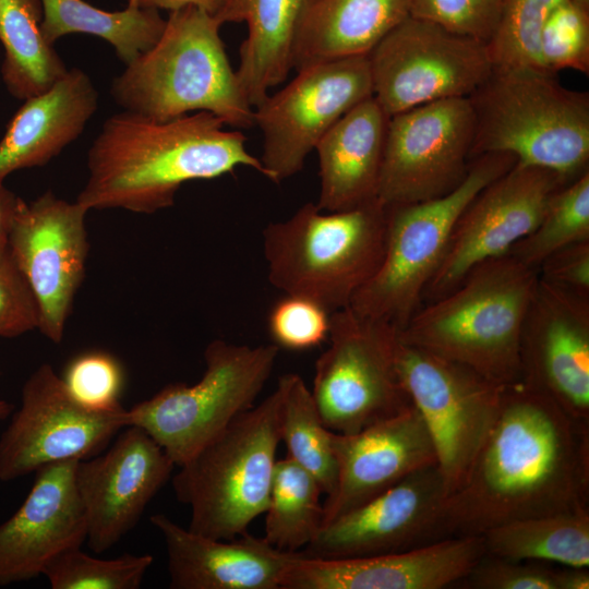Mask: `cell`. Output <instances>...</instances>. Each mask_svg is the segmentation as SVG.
I'll list each match as a JSON object with an SVG mask.
<instances>
[{"label": "cell", "instance_id": "39", "mask_svg": "<svg viewBox=\"0 0 589 589\" xmlns=\"http://www.w3.org/2000/svg\"><path fill=\"white\" fill-rule=\"evenodd\" d=\"M70 395L96 410L121 407L123 371L118 360L103 351L82 353L68 364L61 377Z\"/></svg>", "mask_w": 589, "mask_h": 589}, {"label": "cell", "instance_id": "44", "mask_svg": "<svg viewBox=\"0 0 589 589\" xmlns=\"http://www.w3.org/2000/svg\"><path fill=\"white\" fill-rule=\"evenodd\" d=\"M225 0H128V4L140 8L175 11L187 7L199 8L216 16Z\"/></svg>", "mask_w": 589, "mask_h": 589}, {"label": "cell", "instance_id": "4", "mask_svg": "<svg viewBox=\"0 0 589 589\" xmlns=\"http://www.w3.org/2000/svg\"><path fill=\"white\" fill-rule=\"evenodd\" d=\"M220 26L195 7L170 11L158 40L113 79L115 103L159 121L207 111L236 130L253 128V107L231 68Z\"/></svg>", "mask_w": 589, "mask_h": 589}, {"label": "cell", "instance_id": "21", "mask_svg": "<svg viewBox=\"0 0 589 589\" xmlns=\"http://www.w3.org/2000/svg\"><path fill=\"white\" fill-rule=\"evenodd\" d=\"M484 554L482 536L352 558H313L297 552L281 589H442L456 586Z\"/></svg>", "mask_w": 589, "mask_h": 589}, {"label": "cell", "instance_id": "7", "mask_svg": "<svg viewBox=\"0 0 589 589\" xmlns=\"http://www.w3.org/2000/svg\"><path fill=\"white\" fill-rule=\"evenodd\" d=\"M283 387L239 414L179 466L178 501L191 508L189 530L232 540L266 510L280 440Z\"/></svg>", "mask_w": 589, "mask_h": 589}, {"label": "cell", "instance_id": "17", "mask_svg": "<svg viewBox=\"0 0 589 589\" xmlns=\"http://www.w3.org/2000/svg\"><path fill=\"white\" fill-rule=\"evenodd\" d=\"M87 212L48 190L31 202L21 201L8 240L37 302V329L55 344L63 338L85 276Z\"/></svg>", "mask_w": 589, "mask_h": 589}, {"label": "cell", "instance_id": "3", "mask_svg": "<svg viewBox=\"0 0 589 589\" xmlns=\"http://www.w3.org/2000/svg\"><path fill=\"white\" fill-rule=\"evenodd\" d=\"M538 271L509 254L476 265L424 303L398 338L507 386L520 381L519 341Z\"/></svg>", "mask_w": 589, "mask_h": 589}, {"label": "cell", "instance_id": "32", "mask_svg": "<svg viewBox=\"0 0 589 589\" xmlns=\"http://www.w3.org/2000/svg\"><path fill=\"white\" fill-rule=\"evenodd\" d=\"M322 494L321 485L304 468L288 456L277 459L263 538L283 552H300L322 526Z\"/></svg>", "mask_w": 589, "mask_h": 589}, {"label": "cell", "instance_id": "10", "mask_svg": "<svg viewBox=\"0 0 589 589\" xmlns=\"http://www.w3.org/2000/svg\"><path fill=\"white\" fill-rule=\"evenodd\" d=\"M328 339L311 389L327 429L357 433L411 405L396 366L393 326L347 306L332 312Z\"/></svg>", "mask_w": 589, "mask_h": 589}, {"label": "cell", "instance_id": "42", "mask_svg": "<svg viewBox=\"0 0 589 589\" xmlns=\"http://www.w3.org/2000/svg\"><path fill=\"white\" fill-rule=\"evenodd\" d=\"M38 322L37 302L25 276L8 247L0 249V337L37 329Z\"/></svg>", "mask_w": 589, "mask_h": 589}, {"label": "cell", "instance_id": "40", "mask_svg": "<svg viewBox=\"0 0 589 589\" xmlns=\"http://www.w3.org/2000/svg\"><path fill=\"white\" fill-rule=\"evenodd\" d=\"M503 0H412L411 15L484 44L492 36Z\"/></svg>", "mask_w": 589, "mask_h": 589}, {"label": "cell", "instance_id": "20", "mask_svg": "<svg viewBox=\"0 0 589 589\" xmlns=\"http://www.w3.org/2000/svg\"><path fill=\"white\" fill-rule=\"evenodd\" d=\"M173 467L137 425L125 426L106 453L77 461L75 481L86 515V540L95 553L110 549L133 529Z\"/></svg>", "mask_w": 589, "mask_h": 589}, {"label": "cell", "instance_id": "23", "mask_svg": "<svg viewBox=\"0 0 589 589\" xmlns=\"http://www.w3.org/2000/svg\"><path fill=\"white\" fill-rule=\"evenodd\" d=\"M79 460L38 468L19 509L0 525V586L43 575L59 553L81 548L87 521L76 486Z\"/></svg>", "mask_w": 589, "mask_h": 589}, {"label": "cell", "instance_id": "30", "mask_svg": "<svg viewBox=\"0 0 589 589\" xmlns=\"http://www.w3.org/2000/svg\"><path fill=\"white\" fill-rule=\"evenodd\" d=\"M41 29L49 44L70 34L93 35L110 44L125 65L158 40L166 24L158 10L132 4L120 11L84 0H41Z\"/></svg>", "mask_w": 589, "mask_h": 589}, {"label": "cell", "instance_id": "49", "mask_svg": "<svg viewBox=\"0 0 589 589\" xmlns=\"http://www.w3.org/2000/svg\"><path fill=\"white\" fill-rule=\"evenodd\" d=\"M308 1H313V0H308Z\"/></svg>", "mask_w": 589, "mask_h": 589}, {"label": "cell", "instance_id": "36", "mask_svg": "<svg viewBox=\"0 0 589 589\" xmlns=\"http://www.w3.org/2000/svg\"><path fill=\"white\" fill-rule=\"evenodd\" d=\"M562 0H503L486 49L493 68L541 69L539 37L551 11Z\"/></svg>", "mask_w": 589, "mask_h": 589}, {"label": "cell", "instance_id": "37", "mask_svg": "<svg viewBox=\"0 0 589 589\" xmlns=\"http://www.w3.org/2000/svg\"><path fill=\"white\" fill-rule=\"evenodd\" d=\"M540 67L552 74L565 69L589 73V10L562 0L545 20L538 45Z\"/></svg>", "mask_w": 589, "mask_h": 589}, {"label": "cell", "instance_id": "6", "mask_svg": "<svg viewBox=\"0 0 589 589\" xmlns=\"http://www.w3.org/2000/svg\"><path fill=\"white\" fill-rule=\"evenodd\" d=\"M386 226L387 207L378 200L336 212L306 203L263 230L268 280L330 313L347 308L383 260Z\"/></svg>", "mask_w": 589, "mask_h": 589}, {"label": "cell", "instance_id": "34", "mask_svg": "<svg viewBox=\"0 0 589 589\" xmlns=\"http://www.w3.org/2000/svg\"><path fill=\"white\" fill-rule=\"evenodd\" d=\"M582 240H589V170L552 195L537 227L507 254L538 271L549 255Z\"/></svg>", "mask_w": 589, "mask_h": 589}, {"label": "cell", "instance_id": "2", "mask_svg": "<svg viewBox=\"0 0 589 589\" xmlns=\"http://www.w3.org/2000/svg\"><path fill=\"white\" fill-rule=\"evenodd\" d=\"M199 111L159 121L125 111L103 124L87 154L88 176L76 202L91 209L153 214L170 207L182 184L239 167L266 172L240 130Z\"/></svg>", "mask_w": 589, "mask_h": 589}, {"label": "cell", "instance_id": "33", "mask_svg": "<svg viewBox=\"0 0 589 589\" xmlns=\"http://www.w3.org/2000/svg\"><path fill=\"white\" fill-rule=\"evenodd\" d=\"M278 382L283 387L280 440L287 456L310 472L328 495L337 478L334 432L323 423L311 389L300 375L286 373Z\"/></svg>", "mask_w": 589, "mask_h": 589}, {"label": "cell", "instance_id": "14", "mask_svg": "<svg viewBox=\"0 0 589 589\" xmlns=\"http://www.w3.org/2000/svg\"><path fill=\"white\" fill-rule=\"evenodd\" d=\"M474 115L468 97L442 99L389 117L377 200L384 205L437 199L470 169Z\"/></svg>", "mask_w": 589, "mask_h": 589}, {"label": "cell", "instance_id": "35", "mask_svg": "<svg viewBox=\"0 0 589 589\" xmlns=\"http://www.w3.org/2000/svg\"><path fill=\"white\" fill-rule=\"evenodd\" d=\"M154 558L149 554H123L96 558L81 550L68 549L45 567L52 589H137Z\"/></svg>", "mask_w": 589, "mask_h": 589}, {"label": "cell", "instance_id": "12", "mask_svg": "<svg viewBox=\"0 0 589 589\" xmlns=\"http://www.w3.org/2000/svg\"><path fill=\"white\" fill-rule=\"evenodd\" d=\"M368 58L373 97L389 117L442 99L469 97L493 69L484 43L412 15Z\"/></svg>", "mask_w": 589, "mask_h": 589}, {"label": "cell", "instance_id": "43", "mask_svg": "<svg viewBox=\"0 0 589 589\" xmlns=\"http://www.w3.org/2000/svg\"><path fill=\"white\" fill-rule=\"evenodd\" d=\"M545 281L589 297V240L568 244L549 255L538 267Z\"/></svg>", "mask_w": 589, "mask_h": 589}, {"label": "cell", "instance_id": "27", "mask_svg": "<svg viewBox=\"0 0 589 589\" xmlns=\"http://www.w3.org/2000/svg\"><path fill=\"white\" fill-rule=\"evenodd\" d=\"M412 0H313L299 22L292 69L368 56L411 15Z\"/></svg>", "mask_w": 589, "mask_h": 589}, {"label": "cell", "instance_id": "25", "mask_svg": "<svg viewBox=\"0 0 589 589\" xmlns=\"http://www.w3.org/2000/svg\"><path fill=\"white\" fill-rule=\"evenodd\" d=\"M97 107L98 92L77 68L25 99L0 140V182L16 170L44 166L57 157L83 133Z\"/></svg>", "mask_w": 589, "mask_h": 589}, {"label": "cell", "instance_id": "28", "mask_svg": "<svg viewBox=\"0 0 589 589\" xmlns=\"http://www.w3.org/2000/svg\"><path fill=\"white\" fill-rule=\"evenodd\" d=\"M308 0H225L215 16L220 23L244 22L248 35L240 47L236 74L254 108L292 70L297 28Z\"/></svg>", "mask_w": 589, "mask_h": 589}, {"label": "cell", "instance_id": "15", "mask_svg": "<svg viewBox=\"0 0 589 589\" xmlns=\"http://www.w3.org/2000/svg\"><path fill=\"white\" fill-rule=\"evenodd\" d=\"M128 426V410L91 409L75 400L48 363L22 387L21 407L0 437V480L63 460L88 459Z\"/></svg>", "mask_w": 589, "mask_h": 589}, {"label": "cell", "instance_id": "18", "mask_svg": "<svg viewBox=\"0 0 589 589\" xmlns=\"http://www.w3.org/2000/svg\"><path fill=\"white\" fill-rule=\"evenodd\" d=\"M437 465L420 469L387 491L322 526L300 551L313 558H352L402 552L447 539V496Z\"/></svg>", "mask_w": 589, "mask_h": 589}, {"label": "cell", "instance_id": "48", "mask_svg": "<svg viewBox=\"0 0 589 589\" xmlns=\"http://www.w3.org/2000/svg\"><path fill=\"white\" fill-rule=\"evenodd\" d=\"M570 1L586 10H589V0H570Z\"/></svg>", "mask_w": 589, "mask_h": 589}, {"label": "cell", "instance_id": "22", "mask_svg": "<svg viewBox=\"0 0 589 589\" xmlns=\"http://www.w3.org/2000/svg\"><path fill=\"white\" fill-rule=\"evenodd\" d=\"M333 443L337 478L334 490L323 502L322 526L411 473L437 465L429 430L412 404L357 433L334 432Z\"/></svg>", "mask_w": 589, "mask_h": 589}, {"label": "cell", "instance_id": "31", "mask_svg": "<svg viewBox=\"0 0 589 589\" xmlns=\"http://www.w3.org/2000/svg\"><path fill=\"white\" fill-rule=\"evenodd\" d=\"M482 538L494 556L589 567V507L513 520Z\"/></svg>", "mask_w": 589, "mask_h": 589}, {"label": "cell", "instance_id": "38", "mask_svg": "<svg viewBox=\"0 0 589 589\" xmlns=\"http://www.w3.org/2000/svg\"><path fill=\"white\" fill-rule=\"evenodd\" d=\"M330 314L311 299L286 294L271 308L267 330L279 349L309 350L328 339Z\"/></svg>", "mask_w": 589, "mask_h": 589}, {"label": "cell", "instance_id": "19", "mask_svg": "<svg viewBox=\"0 0 589 589\" xmlns=\"http://www.w3.org/2000/svg\"><path fill=\"white\" fill-rule=\"evenodd\" d=\"M520 381L589 423V297L538 277L524 320Z\"/></svg>", "mask_w": 589, "mask_h": 589}, {"label": "cell", "instance_id": "1", "mask_svg": "<svg viewBox=\"0 0 589 589\" xmlns=\"http://www.w3.org/2000/svg\"><path fill=\"white\" fill-rule=\"evenodd\" d=\"M589 423L519 381L503 389L496 420L462 483L446 496L448 538L482 536L518 519L588 506Z\"/></svg>", "mask_w": 589, "mask_h": 589}, {"label": "cell", "instance_id": "24", "mask_svg": "<svg viewBox=\"0 0 589 589\" xmlns=\"http://www.w3.org/2000/svg\"><path fill=\"white\" fill-rule=\"evenodd\" d=\"M164 538L172 589H281L297 553L283 552L248 532L213 539L185 529L164 514L151 517Z\"/></svg>", "mask_w": 589, "mask_h": 589}, {"label": "cell", "instance_id": "47", "mask_svg": "<svg viewBox=\"0 0 589 589\" xmlns=\"http://www.w3.org/2000/svg\"><path fill=\"white\" fill-rule=\"evenodd\" d=\"M11 410L12 406L8 401L0 399V420L7 419L11 413Z\"/></svg>", "mask_w": 589, "mask_h": 589}, {"label": "cell", "instance_id": "9", "mask_svg": "<svg viewBox=\"0 0 589 589\" xmlns=\"http://www.w3.org/2000/svg\"><path fill=\"white\" fill-rule=\"evenodd\" d=\"M279 348L251 347L223 339L205 348V371L192 385L171 383L128 410L137 425L181 466L254 401L269 378Z\"/></svg>", "mask_w": 589, "mask_h": 589}, {"label": "cell", "instance_id": "13", "mask_svg": "<svg viewBox=\"0 0 589 589\" xmlns=\"http://www.w3.org/2000/svg\"><path fill=\"white\" fill-rule=\"evenodd\" d=\"M372 96L368 56L297 71L283 89L268 94L253 108L254 127L263 134L260 160L266 178L278 183L298 173L325 133Z\"/></svg>", "mask_w": 589, "mask_h": 589}, {"label": "cell", "instance_id": "45", "mask_svg": "<svg viewBox=\"0 0 589 589\" xmlns=\"http://www.w3.org/2000/svg\"><path fill=\"white\" fill-rule=\"evenodd\" d=\"M22 200L0 182V249L8 247L10 231Z\"/></svg>", "mask_w": 589, "mask_h": 589}, {"label": "cell", "instance_id": "8", "mask_svg": "<svg viewBox=\"0 0 589 589\" xmlns=\"http://www.w3.org/2000/svg\"><path fill=\"white\" fill-rule=\"evenodd\" d=\"M516 163V157L510 154H483L472 160L465 180L446 195L386 205L383 260L349 306L397 332L404 328L423 305L425 288L444 257L462 211L479 191Z\"/></svg>", "mask_w": 589, "mask_h": 589}, {"label": "cell", "instance_id": "29", "mask_svg": "<svg viewBox=\"0 0 589 589\" xmlns=\"http://www.w3.org/2000/svg\"><path fill=\"white\" fill-rule=\"evenodd\" d=\"M43 15L41 0H0L2 80L21 100L45 92L69 70L43 34Z\"/></svg>", "mask_w": 589, "mask_h": 589}, {"label": "cell", "instance_id": "46", "mask_svg": "<svg viewBox=\"0 0 589 589\" xmlns=\"http://www.w3.org/2000/svg\"><path fill=\"white\" fill-rule=\"evenodd\" d=\"M557 589H588V567H563L556 570Z\"/></svg>", "mask_w": 589, "mask_h": 589}, {"label": "cell", "instance_id": "11", "mask_svg": "<svg viewBox=\"0 0 589 589\" xmlns=\"http://www.w3.org/2000/svg\"><path fill=\"white\" fill-rule=\"evenodd\" d=\"M395 359L402 386L429 430L450 494L462 483L488 437L505 386L406 344L398 335Z\"/></svg>", "mask_w": 589, "mask_h": 589}, {"label": "cell", "instance_id": "16", "mask_svg": "<svg viewBox=\"0 0 589 589\" xmlns=\"http://www.w3.org/2000/svg\"><path fill=\"white\" fill-rule=\"evenodd\" d=\"M568 182L556 171L516 163L488 183L458 217L423 304L448 293L481 262L507 254L537 227L552 195Z\"/></svg>", "mask_w": 589, "mask_h": 589}, {"label": "cell", "instance_id": "5", "mask_svg": "<svg viewBox=\"0 0 589 589\" xmlns=\"http://www.w3.org/2000/svg\"><path fill=\"white\" fill-rule=\"evenodd\" d=\"M474 115L472 158L505 153L517 163L573 181L589 164V94L537 68H493L468 97Z\"/></svg>", "mask_w": 589, "mask_h": 589}, {"label": "cell", "instance_id": "41", "mask_svg": "<svg viewBox=\"0 0 589 589\" xmlns=\"http://www.w3.org/2000/svg\"><path fill=\"white\" fill-rule=\"evenodd\" d=\"M556 570L543 562L514 561L485 553L457 582L468 589H557Z\"/></svg>", "mask_w": 589, "mask_h": 589}, {"label": "cell", "instance_id": "26", "mask_svg": "<svg viewBox=\"0 0 589 589\" xmlns=\"http://www.w3.org/2000/svg\"><path fill=\"white\" fill-rule=\"evenodd\" d=\"M388 120L372 96L345 113L317 143L316 205L322 211H345L377 200Z\"/></svg>", "mask_w": 589, "mask_h": 589}]
</instances>
